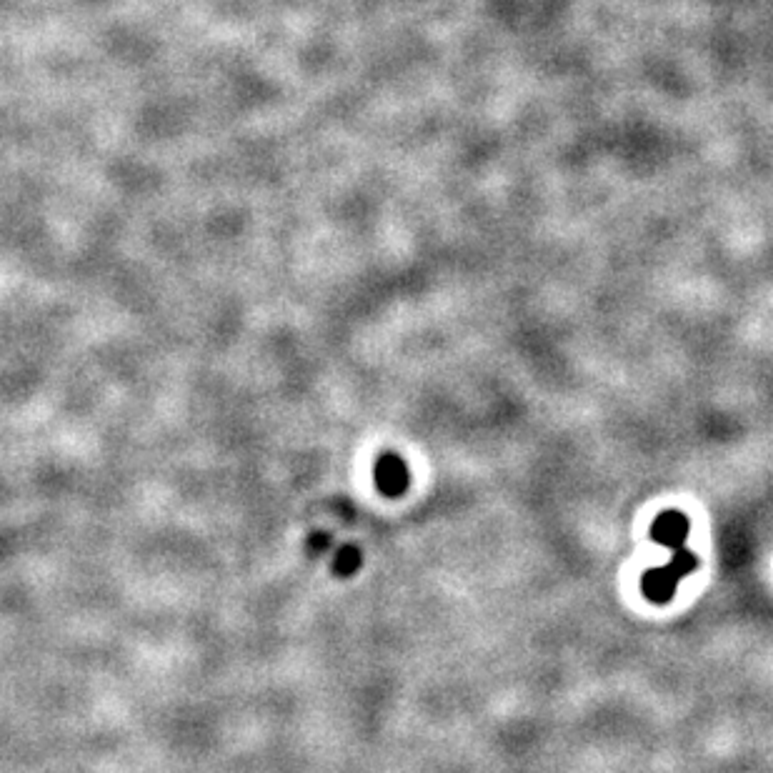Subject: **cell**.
Here are the masks:
<instances>
[{"label": "cell", "instance_id": "cell-1", "mask_svg": "<svg viewBox=\"0 0 773 773\" xmlns=\"http://www.w3.org/2000/svg\"><path fill=\"white\" fill-rule=\"evenodd\" d=\"M373 476H376V486L383 496H403L411 483V476H408V468L403 463V458L398 453H383L381 458L373 466Z\"/></svg>", "mask_w": 773, "mask_h": 773}, {"label": "cell", "instance_id": "cell-2", "mask_svg": "<svg viewBox=\"0 0 773 773\" xmlns=\"http://www.w3.org/2000/svg\"><path fill=\"white\" fill-rule=\"evenodd\" d=\"M651 538L658 546L676 551V548L686 546L688 538V518L681 511H663L661 516L653 521Z\"/></svg>", "mask_w": 773, "mask_h": 773}, {"label": "cell", "instance_id": "cell-3", "mask_svg": "<svg viewBox=\"0 0 773 773\" xmlns=\"http://www.w3.org/2000/svg\"><path fill=\"white\" fill-rule=\"evenodd\" d=\"M678 583H681V578H678L676 571L666 563V566L648 568V571L643 573L641 591L651 603H668L676 596Z\"/></svg>", "mask_w": 773, "mask_h": 773}, {"label": "cell", "instance_id": "cell-4", "mask_svg": "<svg viewBox=\"0 0 773 773\" xmlns=\"http://www.w3.org/2000/svg\"><path fill=\"white\" fill-rule=\"evenodd\" d=\"M333 568H336L341 576H353V573L361 568V551L356 546H343L341 551L336 553V561H333Z\"/></svg>", "mask_w": 773, "mask_h": 773}, {"label": "cell", "instance_id": "cell-5", "mask_svg": "<svg viewBox=\"0 0 773 773\" xmlns=\"http://www.w3.org/2000/svg\"><path fill=\"white\" fill-rule=\"evenodd\" d=\"M671 553H673V556H671V561H668V566H671L673 571H676V576H678V578L688 576V573L696 571V568H698V558H696V553L688 551L686 546H683V548H676V551H671Z\"/></svg>", "mask_w": 773, "mask_h": 773}, {"label": "cell", "instance_id": "cell-6", "mask_svg": "<svg viewBox=\"0 0 773 773\" xmlns=\"http://www.w3.org/2000/svg\"><path fill=\"white\" fill-rule=\"evenodd\" d=\"M308 546H311V551H316V553L326 551V548H328V536H326V533H313L311 543H308Z\"/></svg>", "mask_w": 773, "mask_h": 773}]
</instances>
